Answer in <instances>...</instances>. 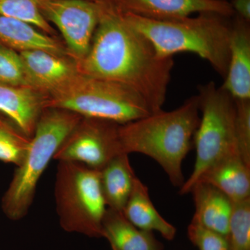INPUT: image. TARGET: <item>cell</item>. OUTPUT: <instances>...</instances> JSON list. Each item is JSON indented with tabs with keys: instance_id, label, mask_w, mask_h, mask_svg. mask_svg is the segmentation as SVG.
<instances>
[{
	"instance_id": "21",
	"label": "cell",
	"mask_w": 250,
	"mask_h": 250,
	"mask_svg": "<svg viewBox=\"0 0 250 250\" xmlns=\"http://www.w3.org/2000/svg\"><path fill=\"white\" fill-rule=\"evenodd\" d=\"M228 237L230 250H250V198L233 202Z\"/></svg>"
},
{
	"instance_id": "13",
	"label": "cell",
	"mask_w": 250,
	"mask_h": 250,
	"mask_svg": "<svg viewBox=\"0 0 250 250\" xmlns=\"http://www.w3.org/2000/svg\"><path fill=\"white\" fill-rule=\"evenodd\" d=\"M234 16L231 21L228 70L221 88L234 100H250V22Z\"/></svg>"
},
{
	"instance_id": "2",
	"label": "cell",
	"mask_w": 250,
	"mask_h": 250,
	"mask_svg": "<svg viewBox=\"0 0 250 250\" xmlns=\"http://www.w3.org/2000/svg\"><path fill=\"white\" fill-rule=\"evenodd\" d=\"M200 121L197 95L173 111L163 110L120 125L119 137L125 154L139 153L152 158L165 171L171 184L183 185L182 163L193 145Z\"/></svg>"
},
{
	"instance_id": "26",
	"label": "cell",
	"mask_w": 250,
	"mask_h": 250,
	"mask_svg": "<svg viewBox=\"0 0 250 250\" xmlns=\"http://www.w3.org/2000/svg\"><path fill=\"white\" fill-rule=\"evenodd\" d=\"M229 3L236 16L250 22V0H231Z\"/></svg>"
},
{
	"instance_id": "9",
	"label": "cell",
	"mask_w": 250,
	"mask_h": 250,
	"mask_svg": "<svg viewBox=\"0 0 250 250\" xmlns=\"http://www.w3.org/2000/svg\"><path fill=\"white\" fill-rule=\"evenodd\" d=\"M39 6L46 21L60 31L72 60H83L98 27L100 5L88 0H39Z\"/></svg>"
},
{
	"instance_id": "1",
	"label": "cell",
	"mask_w": 250,
	"mask_h": 250,
	"mask_svg": "<svg viewBox=\"0 0 250 250\" xmlns=\"http://www.w3.org/2000/svg\"><path fill=\"white\" fill-rule=\"evenodd\" d=\"M100 20L88 54L77 62L85 76L118 82L137 92L153 113L165 103L172 57L164 58L146 36L131 27L123 15L101 6Z\"/></svg>"
},
{
	"instance_id": "3",
	"label": "cell",
	"mask_w": 250,
	"mask_h": 250,
	"mask_svg": "<svg viewBox=\"0 0 250 250\" xmlns=\"http://www.w3.org/2000/svg\"><path fill=\"white\" fill-rule=\"evenodd\" d=\"M198 14L166 21L122 15L131 27L150 41L160 57H172L179 52L196 54L224 79L229 62L231 21L215 13Z\"/></svg>"
},
{
	"instance_id": "10",
	"label": "cell",
	"mask_w": 250,
	"mask_h": 250,
	"mask_svg": "<svg viewBox=\"0 0 250 250\" xmlns=\"http://www.w3.org/2000/svg\"><path fill=\"white\" fill-rule=\"evenodd\" d=\"M99 4L121 14L158 21L179 19L196 13H215L228 18L235 15L229 2L213 0H104Z\"/></svg>"
},
{
	"instance_id": "11",
	"label": "cell",
	"mask_w": 250,
	"mask_h": 250,
	"mask_svg": "<svg viewBox=\"0 0 250 250\" xmlns=\"http://www.w3.org/2000/svg\"><path fill=\"white\" fill-rule=\"evenodd\" d=\"M28 86L47 96L78 73L77 64L64 56L31 49L19 52Z\"/></svg>"
},
{
	"instance_id": "8",
	"label": "cell",
	"mask_w": 250,
	"mask_h": 250,
	"mask_svg": "<svg viewBox=\"0 0 250 250\" xmlns=\"http://www.w3.org/2000/svg\"><path fill=\"white\" fill-rule=\"evenodd\" d=\"M119 126L113 122L82 118L62 142L54 160L78 163L101 170L115 156L125 154L120 141Z\"/></svg>"
},
{
	"instance_id": "6",
	"label": "cell",
	"mask_w": 250,
	"mask_h": 250,
	"mask_svg": "<svg viewBox=\"0 0 250 250\" xmlns=\"http://www.w3.org/2000/svg\"><path fill=\"white\" fill-rule=\"evenodd\" d=\"M58 162L54 197L61 227L67 232L103 238L107 207L102 191L100 170L78 163Z\"/></svg>"
},
{
	"instance_id": "5",
	"label": "cell",
	"mask_w": 250,
	"mask_h": 250,
	"mask_svg": "<svg viewBox=\"0 0 250 250\" xmlns=\"http://www.w3.org/2000/svg\"><path fill=\"white\" fill-rule=\"evenodd\" d=\"M45 108L73 112L83 118L125 125L153 113L137 92L127 85L78 73L49 94Z\"/></svg>"
},
{
	"instance_id": "14",
	"label": "cell",
	"mask_w": 250,
	"mask_h": 250,
	"mask_svg": "<svg viewBox=\"0 0 250 250\" xmlns=\"http://www.w3.org/2000/svg\"><path fill=\"white\" fill-rule=\"evenodd\" d=\"M198 182L210 184L233 202L250 198V166L238 152L230 153L215 163L202 174Z\"/></svg>"
},
{
	"instance_id": "20",
	"label": "cell",
	"mask_w": 250,
	"mask_h": 250,
	"mask_svg": "<svg viewBox=\"0 0 250 250\" xmlns=\"http://www.w3.org/2000/svg\"><path fill=\"white\" fill-rule=\"evenodd\" d=\"M0 14L29 23L49 36L55 32L41 14L39 0H0Z\"/></svg>"
},
{
	"instance_id": "17",
	"label": "cell",
	"mask_w": 250,
	"mask_h": 250,
	"mask_svg": "<svg viewBox=\"0 0 250 250\" xmlns=\"http://www.w3.org/2000/svg\"><path fill=\"white\" fill-rule=\"evenodd\" d=\"M103 238L117 250H163L152 232L136 228L122 212L108 208L103 222Z\"/></svg>"
},
{
	"instance_id": "18",
	"label": "cell",
	"mask_w": 250,
	"mask_h": 250,
	"mask_svg": "<svg viewBox=\"0 0 250 250\" xmlns=\"http://www.w3.org/2000/svg\"><path fill=\"white\" fill-rule=\"evenodd\" d=\"M123 213L136 228L149 232L157 231L167 241H172L177 234V229L156 210L148 188L138 177Z\"/></svg>"
},
{
	"instance_id": "22",
	"label": "cell",
	"mask_w": 250,
	"mask_h": 250,
	"mask_svg": "<svg viewBox=\"0 0 250 250\" xmlns=\"http://www.w3.org/2000/svg\"><path fill=\"white\" fill-rule=\"evenodd\" d=\"M235 135L238 153L250 166V100H235Z\"/></svg>"
},
{
	"instance_id": "25",
	"label": "cell",
	"mask_w": 250,
	"mask_h": 250,
	"mask_svg": "<svg viewBox=\"0 0 250 250\" xmlns=\"http://www.w3.org/2000/svg\"><path fill=\"white\" fill-rule=\"evenodd\" d=\"M29 139L0 130V161L19 166L22 162Z\"/></svg>"
},
{
	"instance_id": "16",
	"label": "cell",
	"mask_w": 250,
	"mask_h": 250,
	"mask_svg": "<svg viewBox=\"0 0 250 250\" xmlns=\"http://www.w3.org/2000/svg\"><path fill=\"white\" fill-rule=\"evenodd\" d=\"M0 45L18 52L41 49L65 57L66 49L52 36L16 18L0 14Z\"/></svg>"
},
{
	"instance_id": "23",
	"label": "cell",
	"mask_w": 250,
	"mask_h": 250,
	"mask_svg": "<svg viewBox=\"0 0 250 250\" xmlns=\"http://www.w3.org/2000/svg\"><path fill=\"white\" fill-rule=\"evenodd\" d=\"M0 84L27 85L19 52L1 45H0Z\"/></svg>"
},
{
	"instance_id": "29",
	"label": "cell",
	"mask_w": 250,
	"mask_h": 250,
	"mask_svg": "<svg viewBox=\"0 0 250 250\" xmlns=\"http://www.w3.org/2000/svg\"><path fill=\"white\" fill-rule=\"evenodd\" d=\"M213 1H228V2H229V0H213Z\"/></svg>"
},
{
	"instance_id": "15",
	"label": "cell",
	"mask_w": 250,
	"mask_h": 250,
	"mask_svg": "<svg viewBox=\"0 0 250 250\" xmlns=\"http://www.w3.org/2000/svg\"><path fill=\"white\" fill-rule=\"evenodd\" d=\"M195 212L192 221L224 236H228L233 202L216 188L198 182L192 188Z\"/></svg>"
},
{
	"instance_id": "30",
	"label": "cell",
	"mask_w": 250,
	"mask_h": 250,
	"mask_svg": "<svg viewBox=\"0 0 250 250\" xmlns=\"http://www.w3.org/2000/svg\"><path fill=\"white\" fill-rule=\"evenodd\" d=\"M112 250H117L116 249H115L114 248H111Z\"/></svg>"
},
{
	"instance_id": "27",
	"label": "cell",
	"mask_w": 250,
	"mask_h": 250,
	"mask_svg": "<svg viewBox=\"0 0 250 250\" xmlns=\"http://www.w3.org/2000/svg\"><path fill=\"white\" fill-rule=\"evenodd\" d=\"M0 130H5L17 136H24L9 119L0 113ZM25 137V136H24Z\"/></svg>"
},
{
	"instance_id": "7",
	"label": "cell",
	"mask_w": 250,
	"mask_h": 250,
	"mask_svg": "<svg viewBox=\"0 0 250 250\" xmlns=\"http://www.w3.org/2000/svg\"><path fill=\"white\" fill-rule=\"evenodd\" d=\"M197 96L201 116L193 140L196 157L191 174L179 188L180 195L190 193L202 174L217 161L230 153L238 152L234 99L214 82L201 85Z\"/></svg>"
},
{
	"instance_id": "4",
	"label": "cell",
	"mask_w": 250,
	"mask_h": 250,
	"mask_svg": "<svg viewBox=\"0 0 250 250\" xmlns=\"http://www.w3.org/2000/svg\"><path fill=\"white\" fill-rule=\"evenodd\" d=\"M82 118L61 108H45L42 112L22 162L1 199V208L10 220H21L29 213L41 177Z\"/></svg>"
},
{
	"instance_id": "12",
	"label": "cell",
	"mask_w": 250,
	"mask_h": 250,
	"mask_svg": "<svg viewBox=\"0 0 250 250\" xmlns=\"http://www.w3.org/2000/svg\"><path fill=\"white\" fill-rule=\"evenodd\" d=\"M47 96L27 85L0 84V113L6 117L28 139H30Z\"/></svg>"
},
{
	"instance_id": "28",
	"label": "cell",
	"mask_w": 250,
	"mask_h": 250,
	"mask_svg": "<svg viewBox=\"0 0 250 250\" xmlns=\"http://www.w3.org/2000/svg\"><path fill=\"white\" fill-rule=\"evenodd\" d=\"M88 1H93V2L96 3V4H101L104 0H88Z\"/></svg>"
},
{
	"instance_id": "19",
	"label": "cell",
	"mask_w": 250,
	"mask_h": 250,
	"mask_svg": "<svg viewBox=\"0 0 250 250\" xmlns=\"http://www.w3.org/2000/svg\"><path fill=\"white\" fill-rule=\"evenodd\" d=\"M100 173L106 207L123 213L137 178L130 163L129 154L115 156L100 170Z\"/></svg>"
},
{
	"instance_id": "24",
	"label": "cell",
	"mask_w": 250,
	"mask_h": 250,
	"mask_svg": "<svg viewBox=\"0 0 250 250\" xmlns=\"http://www.w3.org/2000/svg\"><path fill=\"white\" fill-rule=\"evenodd\" d=\"M189 240L199 250H230L228 237L191 221L188 227Z\"/></svg>"
}]
</instances>
